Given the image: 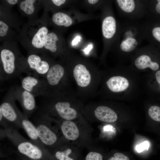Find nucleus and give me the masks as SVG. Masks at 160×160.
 <instances>
[{
    "label": "nucleus",
    "instance_id": "1",
    "mask_svg": "<svg viewBox=\"0 0 160 160\" xmlns=\"http://www.w3.org/2000/svg\"><path fill=\"white\" fill-rule=\"evenodd\" d=\"M100 71L97 96L109 100H130L139 96L140 73L131 65H120Z\"/></svg>",
    "mask_w": 160,
    "mask_h": 160
},
{
    "label": "nucleus",
    "instance_id": "2",
    "mask_svg": "<svg viewBox=\"0 0 160 160\" xmlns=\"http://www.w3.org/2000/svg\"><path fill=\"white\" fill-rule=\"evenodd\" d=\"M43 97L38 108V114L70 121L78 119L84 116V106L82 100L77 96L74 91Z\"/></svg>",
    "mask_w": 160,
    "mask_h": 160
},
{
    "label": "nucleus",
    "instance_id": "3",
    "mask_svg": "<svg viewBox=\"0 0 160 160\" xmlns=\"http://www.w3.org/2000/svg\"><path fill=\"white\" fill-rule=\"evenodd\" d=\"M68 66L77 96L82 100L96 96L100 83L101 71L82 63Z\"/></svg>",
    "mask_w": 160,
    "mask_h": 160
},
{
    "label": "nucleus",
    "instance_id": "4",
    "mask_svg": "<svg viewBox=\"0 0 160 160\" xmlns=\"http://www.w3.org/2000/svg\"><path fill=\"white\" fill-rule=\"evenodd\" d=\"M0 78L4 81L25 73L26 57L20 52L15 41L4 42L0 49Z\"/></svg>",
    "mask_w": 160,
    "mask_h": 160
},
{
    "label": "nucleus",
    "instance_id": "5",
    "mask_svg": "<svg viewBox=\"0 0 160 160\" xmlns=\"http://www.w3.org/2000/svg\"><path fill=\"white\" fill-rule=\"evenodd\" d=\"M49 32L47 12H45L39 19L29 20L23 25L20 31V39L28 53L45 54L44 42Z\"/></svg>",
    "mask_w": 160,
    "mask_h": 160
},
{
    "label": "nucleus",
    "instance_id": "6",
    "mask_svg": "<svg viewBox=\"0 0 160 160\" xmlns=\"http://www.w3.org/2000/svg\"><path fill=\"white\" fill-rule=\"evenodd\" d=\"M2 135L6 137L16 148L19 157L32 160H54L47 149L40 147L31 140L23 137L17 129L9 128L3 130Z\"/></svg>",
    "mask_w": 160,
    "mask_h": 160
},
{
    "label": "nucleus",
    "instance_id": "7",
    "mask_svg": "<svg viewBox=\"0 0 160 160\" xmlns=\"http://www.w3.org/2000/svg\"><path fill=\"white\" fill-rule=\"evenodd\" d=\"M44 78L46 87L43 97L73 91L68 65L63 63L54 62Z\"/></svg>",
    "mask_w": 160,
    "mask_h": 160
},
{
    "label": "nucleus",
    "instance_id": "8",
    "mask_svg": "<svg viewBox=\"0 0 160 160\" xmlns=\"http://www.w3.org/2000/svg\"><path fill=\"white\" fill-rule=\"evenodd\" d=\"M52 121L51 118L45 114H38L33 120L39 138L50 152L66 141L59 136L57 130L52 125Z\"/></svg>",
    "mask_w": 160,
    "mask_h": 160
},
{
    "label": "nucleus",
    "instance_id": "9",
    "mask_svg": "<svg viewBox=\"0 0 160 160\" xmlns=\"http://www.w3.org/2000/svg\"><path fill=\"white\" fill-rule=\"evenodd\" d=\"M16 100L10 88L4 96L0 105L3 117L0 120V124L5 129H17L22 128L21 121L24 115L18 109Z\"/></svg>",
    "mask_w": 160,
    "mask_h": 160
},
{
    "label": "nucleus",
    "instance_id": "10",
    "mask_svg": "<svg viewBox=\"0 0 160 160\" xmlns=\"http://www.w3.org/2000/svg\"><path fill=\"white\" fill-rule=\"evenodd\" d=\"M26 60L25 73L39 77L44 78L54 63L50 56L45 54L28 53Z\"/></svg>",
    "mask_w": 160,
    "mask_h": 160
},
{
    "label": "nucleus",
    "instance_id": "11",
    "mask_svg": "<svg viewBox=\"0 0 160 160\" xmlns=\"http://www.w3.org/2000/svg\"><path fill=\"white\" fill-rule=\"evenodd\" d=\"M57 124L62 137L67 141L72 143H79L83 139V126H81L84 118L75 120H65L51 118Z\"/></svg>",
    "mask_w": 160,
    "mask_h": 160
},
{
    "label": "nucleus",
    "instance_id": "12",
    "mask_svg": "<svg viewBox=\"0 0 160 160\" xmlns=\"http://www.w3.org/2000/svg\"><path fill=\"white\" fill-rule=\"evenodd\" d=\"M152 51L147 49L136 52L131 57V66L138 72H155L159 70L160 65L155 60Z\"/></svg>",
    "mask_w": 160,
    "mask_h": 160
},
{
    "label": "nucleus",
    "instance_id": "13",
    "mask_svg": "<svg viewBox=\"0 0 160 160\" xmlns=\"http://www.w3.org/2000/svg\"><path fill=\"white\" fill-rule=\"evenodd\" d=\"M11 88L15 100L19 101L23 108V113L29 118L37 109L36 97L20 86H13Z\"/></svg>",
    "mask_w": 160,
    "mask_h": 160
},
{
    "label": "nucleus",
    "instance_id": "14",
    "mask_svg": "<svg viewBox=\"0 0 160 160\" xmlns=\"http://www.w3.org/2000/svg\"><path fill=\"white\" fill-rule=\"evenodd\" d=\"M54 160H83L79 149L67 141L50 151Z\"/></svg>",
    "mask_w": 160,
    "mask_h": 160
},
{
    "label": "nucleus",
    "instance_id": "15",
    "mask_svg": "<svg viewBox=\"0 0 160 160\" xmlns=\"http://www.w3.org/2000/svg\"><path fill=\"white\" fill-rule=\"evenodd\" d=\"M21 87L35 97L44 96L46 86L44 78L27 75L21 78Z\"/></svg>",
    "mask_w": 160,
    "mask_h": 160
},
{
    "label": "nucleus",
    "instance_id": "16",
    "mask_svg": "<svg viewBox=\"0 0 160 160\" xmlns=\"http://www.w3.org/2000/svg\"><path fill=\"white\" fill-rule=\"evenodd\" d=\"M132 28H128L124 31L120 44V55L122 60L128 57L131 58L136 52L139 40L134 34H131Z\"/></svg>",
    "mask_w": 160,
    "mask_h": 160
},
{
    "label": "nucleus",
    "instance_id": "17",
    "mask_svg": "<svg viewBox=\"0 0 160 160\" xmlns=\"http://www.w3.org/2000/svg\"><path fill=\"white\" fill-rule=\"evenodd\" d=\"M20 11L30 20H35V15L38 11L41 5H42V1L36 0H24L20 1L18 3Z\"/></svg>",
    "mask_w": 160,
    "mask_h": 160
},
{
    "label": "nucleus",
    "instance_id": "18",
    "mask_svg": "<svg viewBox=\"0 0 160 160\" xmlns=\"http://www.w3.org/2000/svg\"><path fill=\"white\" fill-rule=\"evenodd\" d=\"M21 124L22 128L24 129L31 140L39 147L47 148L38 137L36 127L24 114L22 119Z\"/></svg>",
    "mask_w": 160,
    "mask_h": 160
},
{
    "label": "nucleus",
    "instance_id": "19",
    "mask_svg": "<svg viewBox=\"0 0 160 160\" xmlns=\"http://www.w3.org/2000/svg\"><path fill=\"white\" fill-rule=\"evenodd\" d=\"M59 39L57 34L54 32H49L44 42V49L45 54L53 56L58 54L59 51L57 42Z\"/></svg>",
    "mask_w": 160,
    "mask_h": 160
},
{
    "label": "nucleus",
    "instance_id": "20",
    "mask_svg": "<svg viewBox=\"0 0 160 160\" xmlns=\"http://www.w3.org/2000/svg\"><path fill=\"white\" fill-rule=\"evenodd\" d=\"M116 20L112 16L105 17L103 20L102 28L103 35L106 39L112 38L116 31Z\"/></svg>",
    "mask_w": 160,
    "mask_h": 160
},
{
    "label": "nucleus",
    "instance_id": "21",
    "mask_svg": "<svg viewBox=\"0 0 160 160\" xmlns=\"http://www.w3.org/2000/svg\"><path fill=\"white\" fill-rule=\"evenodd\" d=\"M0 41H15L14 40L17 37L15 32L11 29V27L5 22L0 20Z\"/></svg>",
    "mask_w": 160,
    "mask_h": 160
},
{
    "label": "nucleus",
    "instance_id": "22",
    "mask_svg": "<svg viewBox=\"0 0 160 160\" xmlns=\"http://www.w3.org/2000/svg\"><path fill=\"white\" fill-rule=\"evenodd\" d=\"M53 22L59 26L68 27L73 23L71 17L67 14L61 12H58L53 14L52 17Z\"/></svg>",
    "mask_w": 160,
    "mask_h": 160
},
{
    "label": "nucleus",
    "instance_id": "23",
    "mask_svg": "<svg viewBox=\"0 0 160 160\" xmlns=\"http://www.w3.org/2000/svg\"><path fill=\"white\" fill-rule=\"evenodd\" d=\"M116 1L121 9L126 13H132L136 9L137 4L135 0H117Z\"/></svg>",
    "mask_w": 160,
    "mask_h": 160
},
{
    "label": "nucleus",
    "instance_id": "24",
    "mask_svg": "<svg viewBox=\"0 0 160 160\" xmlns=\"http://www.w3.org/2000/svg\"><path fill=\"white\" fill-rule=\"evenodd\" d=\"M148 114L153 120L160 122V107L156 105L151 106L148 109Z\"/></svg>",
    "mask_w": 160,
    "mask_h": 160
},
{
    "label": "nucleus",
    "instance_id": "25",
    "mask_svg": "<svg viewBox=\"0 0 160 160\" xmlns=\"http://www.w3.org/2000/svg\"><path fill=\"white\" fill-rule=\"evenodd\" d=\"M102 154L96 151L89 152L84 158L83 160H103Z\"/></svg>",
    "mask_w": 160,
    "mask_h": 160
},
{
    "label": "nucleus",
    "instance_id": "26",
    "mask_svg": "<svg viewBox=\"0 0 160 160\" xmlns=\"http://www.w3.org/2000/svg\"><path fill=\"white\" fill-rule=\"evenodd\" d=\"M107 160H130L129 158L123 153L116 152L109 157Z\"/></svg>",
    "mask_w": 160,
    "mask_h": 160
},
{
    "label": "nucleus",
    "instance_id": "27",
    "mask_svg": "<svg viewBox=\"0 0 160 160\" xmlns=\"http://www.w3.org/2000/svg\"><path fill=\"white\" fill-rule=\"evenodd\" d=\"M151 34L156 41L160 43V26L154 27L152 29Z\"/></svg>",
    "mask_w": 160,
    "mask_h": 160
},
{
    "label": "nucleus",
    "instance_id": "28",
    "mask_svg": "<svg viewBox=\"0 0 160 160\" xmlns=\"http://www.w3.org/2000/svg\"><path fill=\"white\" fill-rule=\"evenodd\" d=\"M149 146V142L145 141L141 144L137 145L136 147V149L138 152H140L144 150H148Z\"/></svg>",
    "mask_w": 160,
    "mask_h": 160
},
{
    "label": "nucleus",
    "instance_id": "29",
    "mask_svg": "<svg viewBox=\"0 0 160 160\" xmlns=\"http://www.w3.org/2000/svg\"><path fill=\"white\" fill-rule=\"evenodd\" d=\"M20 1L18 0H6L4 1V4L6 6H13L17 4H18Z\"/></svg>",
    "mask_w": 160,
    "mask_h": 160
},
{
    "label": "nucleus",
    "instance_id": "30",
    "mask_svg": "<svg viewBox=\"0 0 160 160\" xmlns=\"http://www.w3.org/2000/svg\"><path fill=\"white\" fill-rule=\"evenodd\" d=\"M53 4L57 6H60L66 2L65 0H52L51 1Z\"/></svg>",
    "mask_w": 160,
    "mask_h": 160
},
{
    "label": "nucleus",
    "instance_id": "31",
    "mask_svg": "<svg viewBox=\"0 0 160 160\" xmlns=\"http://www.w3.org/2000/svg\"><path fill=\"white\" fill-rule=\"evenodd\" d=\"M104 129L106 131H111L112 132H115L116 131V129L111 125H108L105 126L104 127Z\"/></svg>",
    "mask_w": 160,
    "mask_h": 160
},
{
    "label": "nucleus",
    "instance_id": "32",
    "mask_svg": "<svg viewBox=\"0 0 160 160\" xmlns=\"http://www.w3.org/2000/svg\"><path fill=\"white\" fill-rule=\"evenodd\" d=\"M157 3L155 7V9L157 13L160 14V0L156 1Z\"/></svg>",
    "mask_w": 160,
    "mask_h": 160
},
{
    "label": "nucleus",
    "instance_id": "33",
    "mask_svg": "<svg viewBox=\"0 0 160 160\" xmlns=\"http://www.w3.org/2000/svg\"><path fill=\"white\" fill-rule=\"evenodd\" d=\"M92 48V44H89L87 48H85L83 50L85 54L86 55L88 54L89 51Z\"/></svg>",
    "mask_w": 160,
    "mask_h": 160
},
{
    "label": "nucleus",
    "instance_id": "34",
    "mask_svg": "<svg viewBox=\"0 0 160 160\" xmlns=\"http://www.w3.org/2000/svg\"><path fill=\"white\" fill-rule=\"evenodd\" d=\"M81 38L80 36H77L73 40L72 44L73 45H75L78 44V42L80 41Z\"/></svg>",
    "mask_w": 160,
    "mask_h": 160
},
{
    "label": "nucleus",
    "instance_id": "35",
    "mask_svg": "<svg viewBox=\"0 0 160 160\" xmlns=\"http://www.w3.org/2000/svg\"><path fill=\"white\" fill-rule=\"evenodd\" d=\"M98 0H88V1L90 4H93L96 3L98 1Z\"/></svg>",
    "mask_w": 160,
    "mask_h": 160
},
{
    "label": "nucleus",
    "instance_id": "36",
    "mask_svg": "<svg viewBox=\"0 0 160 160\" xmlns=\"http://www.w3.org/2000/svg\"><path fill=\"white\" fill-rule=\"evenodd\" d=\"M22 159L23 160H32L25 158H22Z\"/></svg>",
    "mask_w": 160,
    "mask_h": 160
},
{
    "label": "nucleus",
    "instance_id": "37",
    "mask_svg": "<svg viewBox=\"0 0 160 160\" xmlns=\"http://www.w3.org/2000/svg\"><path fill=\"white\" fill-rule=\"evenodd\" d=\"M16 160H23V159H21V158H20V157H18L17 158Z\"/></svg>",
    "mask_w": 160,
    "mask_h": 160
}]
</instances>
